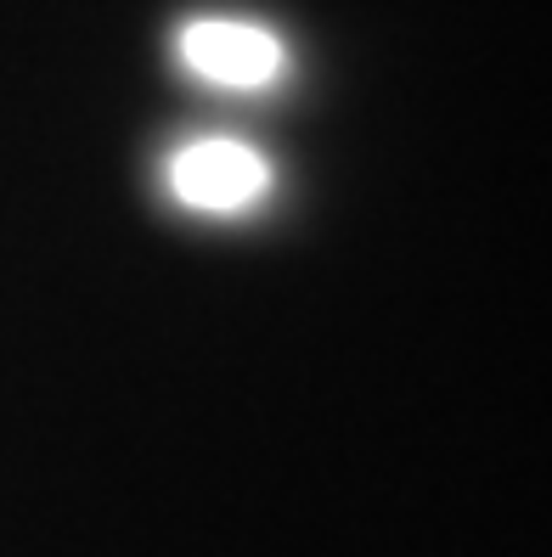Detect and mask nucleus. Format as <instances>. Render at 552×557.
Listing matches in <instances>:
<instances>
[{"label":"nucleus","mask_w":552,"mask_h":557,"mask_svg":"<svg viewBox=\"0 0 552 557\" xmlns=\"http://www.w3.org/2000/svg\"><path fill=\"white\" fill-rule=\"evenodd\" d=\"M181 62L220 90H266L282 74V40L243 17H198L181 28Z\"/></svg>","instance_id":"2"},{"label":"nucleus","mask_w":552,"mask_h":557,"mask_svg":"<svg viewBox=\"0 0 552 557\" xmlns=\"http://www.w3.org/2000/svg\"><path fill=\"white\" fill-rule=\"evenodd\" d=\"M266 186H271V158L248 141H237V136L186 141L170 158L175 203L198 209V214H237V209L266 198Z\"/></svg>","instance_id":"1"}]
</instances>
